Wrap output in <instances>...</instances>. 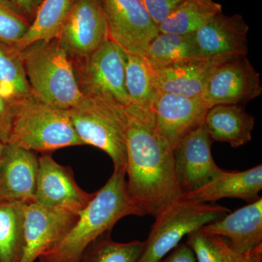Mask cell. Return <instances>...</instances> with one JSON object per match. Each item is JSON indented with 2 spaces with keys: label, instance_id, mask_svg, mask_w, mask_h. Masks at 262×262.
I'll use <instances>...</instances> for the list:
<instances>
[{
  "label": "cell",
  "instance_id": "6da1fadb",
  "mask_svg": "<svg viewBox=\"0 0 262 262\" xmlns=\"http://www.w3.org/2000/svg\"><path fill=\"white\" fill-rule=\"evenodd\" d=\"M127 150V189L143 216H155L183 195L173 150L160 135L151 108L119 106Z\"/></svg>",
  "mask_w": 262,
  "mask_h": 262
},
{
  "label": "cell",
  "instance_id": "7a4b0ae2",
  "mask_svg": "<svg viewBox=\"0 0 262 262\" xmlns=\"http://www.w3.org/2000/svg\"><path fill=\"white\" fill-rule=\"evenodd\" d=\"M126 174L113 170L110 178L81 212L78 220L56 245L43 253L39 262H79L84 250L101 234L128 215L143 216L127 192Z\"/></svg>",
  "mask_w": 262,
  "mask_h": 262
},
{
  "label": "cell",
  "instance_id": "3957f363",
  "mask_svg": "<svg viewBox=\"0 0 262 262\" xmlns=\"http://www.w3.org/2000/svg\"><path fill=\"white\" fill-rule=\"evenodd\" d=\"M31 94L41 102L72 110L85 102L73 64L58 39L39 40L20 51Z\"/></svg>",
  "mask_w": 262,
  "mask_h": 262
},
{
  "label": "cell",
  "instance_id": "277c9868",
  "mask_svg": "<svg viewBox=\"0 0 262 262\" xmlns=\"http://www.w3.org/2000/svg\"><path fill=\"white\" fill-rule=\"evenodd\" d=\"M8 144L38 152L82 146L70 111L46 104L32 95L18 101Z\"/></svg>",
  "mask_w": 262,
  "mask_h": 262
},
{
  "label": "cell",
  "instance_id": "5b68a950",
  "mask_svg": "<svg viewBox=\"0 0 262 262\" xmlns=\"http://www.w3.org/2000/svg\"><path fill=\"white\" fill-rule=\"evenodd\" d=\"M229 208L202 203L183 195L155 215L144 249L137 262H160L178 246L184 236L222 219Z\"/></svg>",
  "mask_w": 262,
  "mask_h": 262
},
{
  "label": "cell",
  "instance_id": "8992f818",
  "mask_svg": "<svg viewBox=\"0 0 262 262\" xmlns=\"http://www.w3.org/2000/svg\"><path fill=\"white\" fill-rule=\"evenodd\" d=\"M126 52L108 37L91 55L72 61L84 97L117 106L130 104L125 89Z\"/></svg>",
  "mask_w": 262,
  "mask_h": 262
},
{
  "label": "cell",
  "instance_id": "52a82bcc",
  "mask_svg": "<svg viewBox=\"0 0 262 262\" xmlns=\"http://www.w3.org/2000/svg\"><path fill=\"white\" fill-rule=\"evenodd\" d=\"M118 106L87 98L82 106L70 111L82 144L102 150L111 158L114 170L126 174V142Z\"/></svg>",
  "mask_w": 262,
  "mask_h": 262
},
{
  "label": "cell",
  "instance_id": "ba28073f",
  "mask_svg": "<svg viewBox=\"0 0 262 262\" xmlns=\"http://www.w3.org/2000/svg\"><path fill=\"white\" fill-rule=\"evenodd\" d=\"M261 94V76L244 56L217 65L207 79L201 98L211 108L244 104Z\"/></svg>",
  "mask_w": 262,
  "mask_h": 262
},
{
  "label": "cell",
  "instance_id": "9c48e42d",
  "mask_svg": "<svg viewBox=\"0 0 262 262\" xmlns=\"http://www.w3.org/2000/svg\"><path fill=\"white\" fill-rule=\"evenodd\" d=\"M108 25V37L127 53L145 56L158 25L140 0H100Z\"/></svg>",
  "mask_w": 262,
  "mask_h": 262
},
{
  "label": "cell",
  "instance_id": "30bf717a",
  "mask_svg": "<svg viewBox=\"0 0 262 262\" xmlns=\"http://www.w3.org/2000/svg\"><path fill=\"white\" fill-rule=\"evenodd\" d=\"M108 37L100 0H75L57 39L71 60L77 61L91 55Z\"/></svg>",
  "mask_w": 262,
  "mask_h": 262
},
{
  "label": "cell",
  "instance_id": "8fae6325",
  "mask_svg": "<svg viewBox=\"0 0 262 262\" xmlns=\"http://www.w3.org/2000/svg\"><path fill=\"white\" fill-rule=\"evenodd\" d=\"M95 194L83 190L76 182L72 168L57 163L51 153L39 157L35 202L80 214Z\"/></svg>",
  "mask_w": 262,
  "mask_h": 262
},
{
  "label": "cell",
  "instance_id": "7c38bea8",
  "mask_svg": "<svg viewBox=\"0 0 262 262\" xmlns=\"http://www.w3.org/2000/svg\"><path fill=\"white\" fill-rule=\"evenodd\" d=\"M212 142L206 127L202 125L185 136L174 151L183 194L195 192L225 171L213 160Z\"/></svg>",
  "mask_w": 262,
  "mask_h": 262
},
{
  "label": "cell",
  "instance_id": "4fadbf2b",
  "mask_svg": "<svg viewBox=\"0 0 262 262\" xmlns=\"http://www.w3.org/2000/svg\"><path fill=\"white\" fill-rule=\"evenodd\" d=\"M74 212L32 202L26 206L24 248L20 262H34L67 234L78 220Z\"/></svg>",
  "mask_w": 262,
  "mask_h": 262
},
{
  "label": "cell",
  "instance_id": "5bb4252c",
  "mask_svg": "<svg viewBox=\"0 0 262 262\" xmlns=\"http://www.w3.org/2000/svg\"><path fill=\"white\" fill-rule=\"evenodd\" d=\"M209 108L201 98L160 91L151 110L157 130L175 151L185 136L203 125Z\"/></svg>",
  "mask_w": 262,
  "mask_h": 262
},
{
  "label": "cell",
  "instance_id": "9a60e30c",
  "mask_svg": "<svg viewBox=\"0 0 262 262\" xmlns=\"http://www.w3.org/2000/svg\"><path fill=\"white\" fill-rule=\"evenodd\" d=\"M248 32L242 15L222 11L193 34L203 59L225 62L248 56Z\"/></svg>",
  "mask_w": 262,
  "mask_h": 262
},
{
  "label": "cell",
  "instance_id": "2e32d148",
  "mask_svg": "<svg viewBox=\"0 0 262 262\" xmlns=\"http://www.w3.org/2000/svg\"><path fill=\"white\" fill-rule=\"evenodd\" d=\"M38 170L36 152L5 144L0 165V203L35 202Z\"/></svg>",
  "mask_w": 262,
  "mask_h": 262
},
{
  "label": "cell",
  "instance_id": "e0dca14e",
  "mask_svg": "<svg viewBox=\"0 0 262 262\" xmlns=\"http://www.w3.org/2000/svg\"><path fill=\"white\" fill-rule=\"evenodd\" d=\"M199 230L206 235L227 238L231 247L239 253L252 251L262 245L261 196Z\"/></svg>",
  "mask_w": 262,
  "mask_h": 262
},
{
  "label": "cell",
  "instance_id": "ac0fdd59",
  "mask_svg": "<svg viewBox=\"0 0 262 262\" xmlns=\"http://www.w3.org/2000/svg\"><path fill=\"white\" fill-rule=\"evenodd\" d=\"M203 125L212 141L228 143L237 148L252 139L255 117L242 105L218 104L208 110Z\"/></svg>",
  "mask_w": 262,
  "mask_h": 262
},
{
  "label": "cell",
  "instance_id": "d6986e66",
  "mask_svg": "<svg viewBox=\"0 0 262 262\" xmlns=\"http://www.w3.org/2000/svg\"><path fill=\"white\" fill-rule=\"evenodd\" d=\"M262 189V165L244 171H227L195 192L184 194L202 202L212 203L223 198H237L253 202Z\"/></svg>",
  "mask_w": 262,
  "mask_h": 262
},
{
  "label": "cell",
  "instance_id": "ffe728a7",
  "mask_svg": "<svg viewBox=\"0 0 262 262\" xmlns=\"http://www.w3.org/2000/svg\"><path fill=\"white\" fill-rule=\"evenodd\" d=\"M221 63L223 62L198 60L158 69V89L163 92L186 97L201 98L207 79L215 67Z\"/></svg>",
  "mask_w": 262,
  "mask_h": 262
},
{
  "label": "cell",
  "instance_id": "44dd1931",
  "mask_svg": "<svg viewBox=\"0 0 262 262\" xmlns=\"http://www.w3.org/2000/svg\"><path fill=\"white\" fill-rule=\"evenodd\" d=\"M145 56L158 69L204 60L193 34L159 32L150 42Z\"/></svg>",
  "mask_w": 262,
  "mask_h": 262
},
{
  "label": "cell",
  "instance_id": "7402d4cb",
  "mask_svg": "<svg viewBox=\"0 0 262 262\" xmlns=\"http://www.w3.org/2000/svg\"><path fill=\"white\" fill-rule=\"evenodd\" d=\"M158 70L145 56L126 53L125 84L131 104L151 108L160 91Z\"/></svg>",
  "mask_w": 262,
  "mask_h": 262
},
{
  "label": "cell",
  "instance_id": "603a6c76",
  "mask_svg": "<svg viewBox=\"0 0 262 262\" xmlns=\"http://www.w3.org/2000/svg\"><path fill=\"white\" fill-rule=\"evenodd\" d=\"M222 12L214 0H184L158 26L159 32L189 34Z\"/></svg>",
  "mask_w": 262,
  "mask_h": 262
},
{
  "label": "cell",
  "instance_id": "cb8c5ba5",
  "mask_svg": "<svg viewBox=\"0 0 262 262\" xmlns=\"http://www.w3.org/2000/svg\"><path fill=\"white\" fill-rule=\"evenodd\" d=\"M75 0H42L28 32L15 47L20 51L39 40L57 39Z\"/></svg>",
  "mask_w": 262,
  "mask_h": 262
},
{
  "label": "cell",
  "instance_id": "d4e9b609",
  "mask_svg": "<svg viewBox=\"0 0 262 262\" xmlns=\"http://www.w3.org/2000/svg\"><path fill=\"white\" fill-rule=\"evenodd\" d=\"M27 204L0 203V262H20L24 248Z\"/></svg>",
  "mask_w": 262,
  "mask_h": 262
},
{
  "label": "cell",
  "instance_id": "484cf974",
  "mask_svg": "<svg viewBox=\"0 0 262 262\" xmlns=\"http://www.w3.org/2000/svg\"><path fill=\"white\" fill-rule=\"evenodd\" d=\"M0 94L15 102L31 95L21 53L0 40Z\"/></svg>",
  "mask_w": 262,
  "mask_h": 262
},
{
  "label": "cell",
  "instance_id": "4316f807",
  "mask_svg": "<svg viewBox=\"0 0 262 262\" xmlns=\"http://www.w3.org/2000/svg\"><path fill=\"white\" fill-rule=\"evenodd\" d=\"M108 231L84 250L79 262H137L144 249V241L118 243Z\"/></svg>",
  "mask_w": 262,
  "mask_h": 262
},
{
  "label": "cell",
  "instance_id": "83f0119b",
  "mask_svg": "<svg viewBox=\"0 0 262 262\" xmlns=\"http://www.w3.org/2000/svg\"><path fill=\"white\" fill-rule=\"evenodd\" d=\"M30 26V20L9 0H0V40L15 48Z\"/></svg>",
  "mask_w": 262,
  "mask_h": 262
},
{
  "label": "cell",
  "instance_id": "f1b7e54d",
  "mask_svg": "<svg viewBox=\"0 0 262 262\" xmlns=\"http://www.w3.org/2000/svg\"><path fill=\"white\" fill-rule=\"evenodd\" d=\"M186 244L192 250L196 262H224L220 251L213 241L200 230L188 234Z\"/></svg>",
  "mask_w": 262,
  "mask_h": 262
},
{
  "label": "cell",
  "instance_id": "f546056e",
  "mask_svg": "<svg viewBox=\"0 0 262 262\" xmlns=\"http://www.w3.org/2000/svg\"><path fill=\"white\" fill-rule=\"evenodd\" d=\"M222 254L224 262H262V245L247 253H239L220 236H208Z\"/></svg>",
  "mask_w": 262,
  "mask_h": 262
},
{
  "label": "cell",
  "instance_id": "4dcf8cb0",
  "mask_svg": "<svg viewBox=\"0 0 262 262\" xmlns=\"http://www.w3.org/2000/svg\"><path fill=\"white\" fill-rule=\"evenodd\" d=\"M18 102L11 101L0 94V141L8 144Z\"/></svg>",
  "mask_w": 262,
  "mask_h": 262
},
{
  "label": "cell",
  "instance_id": "1f68e13d",
  "mask_svg": "<svg viewBox=\"0 0 262 262\" xmlns=\"http://www.w3.org/2000/svg\"><path fill=\"white\" fill-rule=\"evenodd\" d=\"M183 1L184 0H140L158 27Z\"/></svg>",
  "mask_w": 262,
  "mask_h": 262
},
{
  "label": "cell",
  "instance_id": "d6a6232c",
  "mask_svg": "<svg viewBox=\"0 0 262 262\" xmlns=\"http://www.w3.org/2000/svg\"><path fill=\"white\" fill-rule=\"evenodd\" d=\"M160 262H196L192 250L187 244L178 245L168 258Z\"/></svg>",
  "mask_w": 262,
  "mask_h": 262
},
{
  "label": "cell",
  "instance_id": "836d02e7",
  "mask_svg": "<svg viewBox=\"0 0 262 262\" xmlns=\"http://www.w3.org/2000/svg\"><path fill=\"white\" fill-rule=\"evenodd\" d=\"M9 1L12 4L14 5L32 23L42 0H9Z\"/></svg>",
  "mask_w": 262,
  "mask_h": 262
},
{
  "label": "cell",
  "instance_id": "e575fe53",
  "mask_svg": "<svg viewBox=\"0 0 262 262\" xmlns=\"http://www.w3.org/2000/svg\"><path fill=\"white\" fill-rule=\"evenodd\" d=\"M5 144H6L0 141V165H1L2 158H3V151H4Z\"/></svg>",
  "mask_w": 262,
  "mask_h": 262
}]
</instances>
